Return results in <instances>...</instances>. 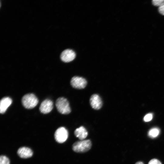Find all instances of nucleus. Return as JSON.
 Listing matches in <instances>:
<instances>
[{
	"instance_id": "4",
	"label": "nucleus",
	"mask_w": 164,
	"mask_h": 164,
	"mask_svg": "<svg viewBox=\"0 0 164 164\" xmlns=\"http://www.w3.org/2000/svg\"><path fill=\"white\" fill-rule=\"evenodd\" d=\"M68 133L67 129L64 127L58 128L55 131L54 138L56 141L59 143H63L68 138Z\"/></svg>"
},
{
	"instance_id": "11",
	"label": "nucleus",
	"mask_w": 164,
	"mask_h": 164,
	"mask_svg": "<svg viewBox=\"0 0 164 164\" xmlns=\"http://www.w3.org/2000/svg\"><path fill=\"white\" fill-rule=\"evenodd\" d=\"M74 134L80 140H84L87 137L88 132L84 127L81 126L75 129Z\"/></svg>"
},
{
	"instance_id": "6",
	"label": "nucleus",
	"mask_w": 164,
	"mask_h": 164,
	"mask_svg": "<svg viewBox=\"0 0 164 164\" xmlns=\"http://www.w3.org/2000/svg\"><path fill=\"white\" fill-rule=\"evenodd\" d=\"M53 107L52 101L49 99H46L40 104L39 109L42 113L46 114L50 112L52 110Z\"/></svg>"
},
{
	"instance_id": "1",
	"label": "nucleus",
	"mask_w": 164,
	"mask_h": 164,
	"mask_svg": "<svg viewBox=\"0 0 164 164\" xmlns=\"http://www.w3.org/2000/svg\"><path fill=\"white\" fill-rule=\"evenodd\" d=\"M92 146L91 142L89 139L77 141L72 145L73 150L76 152L84 153L89 151Z\"/></svg>"
},
{
	"instance_id": "17",
	"label": "nucleus",
	"mask_w": 164,
	"mask_h": 164,
	"mask_svg": "<svg viewBox=\"0 0 164 164\" xmlns=\"http://www.w3.org/2000/svg\"><path fill=\"white\" fill-rule=\"evenodd\" d=\"M158 10L160 14L164 15V3L159 7Z\"/></svg>"
},
{
	"instance_id": "15",
	"label": "nucleus",
	"mask_w": 164,
	"mask_h": 164,
	"mask_svg": "<svg viewBox=\"0 0 164 164\" xmlns=\"http://www.w3.org/2000/svg\"><path fill=\"white\" fill-rule=\"evenodd\" d=\"M152 118V115L151 113H149L146 115L144 118V120L145 122L150 121Z\"/></svg>"
},
{
	"instance_id": "8",
	"label": "nucleus",
	"mask_w": 164,
	"mask_h": 164,
	"mask_svg": "<svg viewBox=\"0 0 164 164\" xmlns=\"http://www.w3.org/2000/svg\"><path fill=\"white\" fill-rule=\"evenodd\" d=\"M91 106L93 109L98 110L102 106V101L100 97L97 94H94L91 97L90 100Z\"/></svg>"
},
{
	"instance_id": "18",
	"label": "nucleus",
	"mask_w": 164,
	"mask_h": 164,
	"mask_svg": "<svg viewBox=\"0 0 164 164\" xmlns=\"http://www.w3.org/2000/svg\"><path fill=\"white\" fill-rule=\"evenodd\" d=\"M135 164H144V163L142 162L139 161L136 162Z\"/></svg>"
},
{
	"instance_id": "7",
	"label": "nucleus",
	"mask_w": 164,
	"mask_h": 164,
	"mask_svg": "<svg viewBox=\"0 0 164 164\" xmlns=\"http://www.w3.org/2000/svg\"><path fill=\"white\" fill-rule=\"evenodd\" d=\"M76 54L74 52L70 49H67L61 53L60 58L61 60L64 62H69L75 58Z\"/></svg>"
},
{
	"instance_id": "16",
	"label": "nucleus",
	"mask_w": 164,
	"mask_h": 164,
	"mask_svg": "<svg viewBox=\"0 0 164 164\" xmlns=\"http://www.w3.org/2000/svg\"><path fill=\"white\" fill-rule=\"evenodd\" d=\"M148 164H162L161 162L158 159H153L151 160Z\"/></svg>"
},
{
	"instance_id": "13",
	"label": "nucleus",
	"mask_w": 164,
	"mask_h": 164,
	"mask_svg": "<svg viewBox=\"0 0 164 164\" xmlns=\"http://www.w3.org/2000/svg\"><path fill=\"white\" fill-rule=\"evenodd\" d=\"M0 164H10V160L6 156L2 155L0 157Z\"/></svg>"
},
{
	"instance_id": "3",
	"label": "nucleus",
	"mask_w": 164,
	"mask_h": 164,
	"mask_svg": "<svg viewBox=\"0 0 164 164\" xmlns=\"http://www.w3.org/2000/svg\"><path fill=\"white\" fill-rule=\"evenodd\" d=\"M56 106L58 111L63 114H67L70 113L71 109L67 100L63 97L58 98L56 103Z\"/></svg>"
},
{
	"instance_id": "2",
	"label": "nucleus",
	"mask_w": 164,
	"mask_h": 164,
	"mask_svg": "<svg viewBox=\"0 0 164 164\" xmlns=\"http://www.w3.org/2000/svg\"><path fill=\"white\" fill-rule=\"evenodd\" d=\"M22 102L23 106L27 109L34 108L38 102V99L32 94H28L24 95L22 97Z\"/></svg>"
},
{
	"instance_id": "12",
	"label": "nucleus",
	"mask_w": 164,
	"mask_h": 164,
	"mask_svg": "<svg viewBox=\"0 0 164 164\" xmlns=\"http://www.w3.org/2000/svg\"><path fill=\"white\" fill-rule=\"evenodd\" d=\"M160 132V130L157 128H154L151 129L148 132V135L151 138H155L157 136Z\"/></svg>"
},
{
	"instance_id": "14",
	"label": "nucleus",
	"mask_w": 164,
	"mask_h": 164,
	"mask_svg": "<svg viewBox=\"0 0 164 164\" xmlns=\"http://www.w3.org/2000/svg\"><path fill=\"white\" fill-rule=\"evenodd\" d=\"M152 3L154 5L159 7L164 3V0H153Z\"/></svg>"
},
{
	"instance_id": "9",
	"label": "nucleus",
	"mask_w": 164,
	"mask_h": 164,
	"mask_svg": "<svg viewBox=\"0 0 164 164\" xmlns=\"http://www.w3.org/2000/svg\"><path fill=\"white\" fill-rule=\"evenodd\" d=\"M33 153L32 150L28 147H23L19 148L18 150L17 154L21 158H27L31 157Z\"/></svg>"
},
{
	"instance_id": "10",
	"label": "nucleus",
	"mask_w": 164,
	"mask_h": 164,
	"mask_svg": "<svg viewBox=\"0 0 164 164\" xmlns=\"http://www.w3.org/2000/svg\"><path fill=\"white\" fill-rule=\"evenodd\" d=\"M12 102V100L9 97H5L2 99L0 102V113L1 114L5 113Z\"/></svg>"
},
{
	"instance_id": "5",
	"label": "nucleus",
	"mask_w": 164,
	"mask_h": 164,
	"mask_svg": "<svg viewBox=\"0 0 164 164\" xmlns=\"http://www.w3.org/2000/svg\"><path fill=\"white\" fill-rule=\"evenodd\" d=\"M71 86L74 88L82 89L85 87L87 84L86 80L83 77L74 76L73 77L70 81Z\"/></svg>"
}]
</instances>
